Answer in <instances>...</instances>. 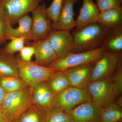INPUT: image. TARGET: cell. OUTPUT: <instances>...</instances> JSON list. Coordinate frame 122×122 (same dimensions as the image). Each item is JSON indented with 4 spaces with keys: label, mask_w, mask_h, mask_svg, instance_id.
Returning a JSON list of instances; mask_svg holds the SVG:
<instances>
[{
    "label": "cell",
    "mask_w": 122,
    "mask_h": 122,
    "mask_svg": "<svg viewBox=\"0 0 122 122\" xmlns=\"http://www.w3.org/2000/svg\"><path fill=\"white\" fill-rule=\"evenodd\" d=\"M86 88L92 102L99 109L116 100L122 92V61L113 75L88 83Z\"/></svg>",
    "instance_id": "cell-1"
},
{
    "label": "cell",
    "mask_w": 122,
    "mask_h": 122,
    "mask_svg": "<svg viewBox=\"0 0 122 122\" xmlns=\"http://www.w3.org/2000/svg\"><path fill=\"white\" fill-rule=\"evenodd\" d=\"M33 88L28 86L20 90L6 93L0 112L7 122H16L33 106Z\"/></svg>",
    "instance_id": "cell-2"
},
{
    "label": "cell",
    "mask_w": 122,
    "mask_h": 122,
    "mask_svg": "<svg viewBox=\"0 0 122 122\" xmlns=\"http://www.w3.org/2000/svg\"><path fill=\"white\" fill-rule=\"evenodd\" d=\"M110 29L97 23L73 30V53L85 52L102 47Z\"/></svg>",
    "instance_id": "cell-3"
},
{
    "label": "cell",
    "mask_w": 122,
    "mask_h": 122,
    "mask_svg": "<svg viewBox=\"0 0 122 122\" xmlns=\"http://www.w3.org/2000/svg\"><path fill=\"white\" fill-rule=\"evenodd\" d=\"M19 76L29 86L33 88L39 83L48 81L57 70L38 65L34 61H23L16 57Z\"/></svg>",
    "instance_id": "cell-4"
},
{
    "label": "cell",
    "mask_w": 122,
    "mask_h": 122,
    "mask_svg": "<svg viewBox=\"0 0 122 122\" xmlns=\"http://www.w3.org/2000/svg\"><path fill=\"white\" fill-rule=\"evenodd\" d=\"M107 51L105 48L102 46L93 50L72 53L65 56L58 58L48 66L58 70L63 71L69 68L95 62Z\"/></svg>",
    "instance_id": "cell-5"
},
{
    "label": "cell",
    "mask_w": 122,
    "mask_h": 122,
    "mask_svg": "<svg viewBox=\"0 0 122 122\" xmlns=\"http://www.w3.org/2000/svg\"><path fill=\"white\" fill-rule=\"evenodd\" d=\"M39 0H0V14L13 26L39 5Z\"/></svg>",
    "instance_id": "cell-6"
},
{
    "label": "cell",
    "mask_w": 122,
    "mask_h": 122,
    "mask_svg": "<svg viewBox=\"0 0 122 122\" xmlns=\"http://www.w3.org/2000/svg\"><path fill=\"white\" fill-rule=\"evenodd\" d=\"M90 100L91 97L87 88L81 89L70 86L55 95L53 108L66 112Z\"/></svg>",
    "instance_id": "cell-7"
},
{
    "label": "cell",
    "mask_w": 122,
    "mask_h": 122,
    "mask_svg": "<svg viewBox=\"0 0 122 122\" xmlns=\"http://www.w3.org/2000/svg\"><path fill=\"white\" fill-rule=\"evenodd\" d=\"M122 53L107 51L94 66L88 83L110 77L115 73L120 61Z\"/></svg>",
    "instance_id": "cell-8"
},
{
    "label": "cell",
    "mask_w": 122,
    "mask_h": 122,
    "mask_svg": "<svg viewBox=\"0 0 122 122\" xmlns=\"http://www.w3.org/2000/svg\"><path fill=\"white\" fill-rule=\"evenodd\" d=\"M45 3L39 5L32 11V38L35 42L48 37L53 30L52 22L47 16Z\"/></svg>",
    "instance_id": "cell-9"
},
{
    "label": "cell",
    "mask_w": 122,
    "mask_h": 122,
    "mask_svg": "<svg viewBox=\"0 0 122 122\" xmlns=\"http://www.w3.org/2000/svg\"><path fill=\"white\" fill-rule=\"evenodd\" d=\"M48 38L58 59L73 53V39L71 32L53 29Z\"/></svg>",
    "instance_id": "cell-10"
},
{
    "label": "cell",
    "mask_w": 122,
    "mask_h": 122,
    "mask_svg": "<svg viewBox=\"0 0 122 122\" xmlns=\"http://www.w3.org/2000/svg\"><path fill=\"white\" fill-rule=\"evenodd\" d=\"M100 110L90 100L66 112L73 122H100Z\"/></svg>",
    "instance_id": "cell-11"
},
{
    "label": "cell",
    "mask_w": 122,
    "mask_h": 122,
    "mask_svg": "<svg viewBox=\"0 0 122 122\" xmlns=\"http://www.w3.org/2000/svg\"><path fill=\"white\" fill-rule=\"evenodd\" d=\"M96 62L63 71L70 86L81 89L86 88Z\"/></svg>",
    "instance_id": "cell-12"
},
{
    "label": "cell",
    "mask_w": 122,
    "mask_h": 122,
    "mask_svg": "<svg viewBox=\"0 0 122 122\" xmlns=\"http://www.w3.org/2000/svg\"><path fill=\"white\" fill-rule=\"evenodd\" d=\"M75 2L76 0H64L59 18L56 23L52 24L53 29L71 32L76 27L73 10Z\"/></svg>",
    "instance_id": "cell-13"
},
{
    "label": "cell",
    "mask_w": 122,
    "mask_h": 122,
    "mask_svg": "<svg viewBox=\"0 0 122 122\" xmlns=\"http://www.w3.org/2000/svg\"><path fill=\"white\" fill-rule=\"evenodd\" d=\"M54 96L46 81L39 83L33 88L34 105L44 112L53 109Z\"/></svg>",
    "instance_id": "cell-14"
},
{
    "label": "cell",
    "mask_w": 122,
    "mask_h": 122,
    "mask_svg": "<svg viewBox=\"0 0 122 122\" xmlns=\"http://www.w3.org/2000/svg\"><path fill=\"white\" fill-rule=\"evenodd\" d=\"M78 0H76V2ZM82 6L76 20V30L82 28L87 25L97 22L99 11L93 0H82Z\"/></svg>",
    "instance_id": "cell-15"
},
{
    "label": "cell",
    "mask_w": 122,
    "mask_h": 122,
    "mask_svg": "<svg viewBox=\"0 0 122 122\" xmlns=\"http://www.w3.org/2000/svg\"><path fill=\"white\" fill-rule=\"evenodd\" d=\"M18 26L13 28L10 24L6 23L5 30L6 40H10L15 37H24L27 40L32 38V17L26 14L18 21Z\"/></svg>",
    "instance_id": "cell-16"
},
{
    "label": "cell",
    "mask_w": 122,
    "mask_h": 122,
    "mask_svg": "<svg viewBox=\"0 0 122 122\" xmlns=\"http://www.w3.org/2000/svg\"><path fill=\"white\" fill-rule=\"evenodd\" d=\"M35 60L34 62L40 65L48 66L58 59L56 53L51 46L48 38L35 42Z\"/></svg>",
    "instance_id": "cell-17"
},
{
    "label": "cell",
    "mask_w": 122,
    "mask_h": 122,
    "mask_svg": "<svg viewBox=\"0 0 122 122\" xmlns=\"http://www.w3.org/2000/svg\"><path fill=\"white\" fill-rule=\"evenodd\" d=\"M97 23L109 29L122 26V7L99 12Z\"/></svg>",
    "instance_id": "cell-18"
},
{
    "label": "cell",
    "mask_w": 122,
    "mask_h": 122,
    "mask_svg": "<svg viewBox=\"0 0 122 122\" xmlns=\"http://www.w3.org/2000/svg\"><path fill=\"white\" fill-rule=\"evenodd\" d=\"M0 75L19 76L16 57L0 48Z\"/></svg>",
    "instance_id": "cell-19"
},
{
    "label": "cell",
    "mask_w": 122,
    "mask_h": 122,
    "mask_svg": "<svg viewBox=\"0 0 122 122\" xmlns=\"http://www.w3.org/2000/svg\"><path fill=\"white\" fill-rule=\"evenodd\" d=\"M102 46L107 51L116 54L122 53V26L110 29Z\"/></svg>",
    "instance_id": "cell-20"
},
{
    "label": "cell",
    "mask_w": 122,
    "mask_h": 122,
    "mask_svg": "<svg viewBox=\"0 0 122 122\" xmlns=\"http://www.w3.org/2000/svg\"><path fill=\"white\" fill-rule=\"evenodd\" d=\"M122 105L115 101L100 109V122H121Z\"/></svg>",
    "instance_id": "cell-21"
},
{
    "label": "cell",
    "mask_w": 122,
    "mask_h": 122,
    "mask_svg": "<svg viewBox=\"0 0 122 122\" xmlns=\"http://www.w3.org/2000/svg\"><path fill=\"white\" fill-rule=\"evenodd\" d=\"M0 85L6 93L20 90L29 86L20 77L12 75H0Z\"/></svg>",
    "instance_id": "cell-22"
},
{
    "label": "cell",
    "mask_w": 122,
    "mask_h": 122,
    "mask_svg": "<svg viewBox=\"0 0 122 122\" xmlns=\"http://www.w3.org/2000/svg\"><path fill=\"white\" fill-rule=\"evenodd\" d=\"M46 82L54 96L70 86L67 76L62 71L55 72Z\"/></svg>",
    "instance_id": "cell-23"
},
{
    "label": "cell",
    "mask_w": 122,
    "mask_h": 122,
    "mask_svg": "<svg viewBox=\"0 0 122 122\" xmlns=\"http://www.w3.org/2000/svg\"><path fill=\"white\" fill-rule=\"evenodd\" d=\"M43 122H73L68 113L61 109H53L44 112Z\"/></svg>",
    "instance_id": "cell-24"
},
{
    "label": "cell",
    "mask_w": 122,
    "mask_h": 122,
    "mask_svg": "<svg viewBox=\"0 0 122 122\" xmlns=\"http://www.w3.org/2000/svg\"><path fill=\"white\" fill-rule=\"evenodd\" d=\"M44 112L34 105L16 122H43Z\"/></svg>",
    "instance_id": "cell-25"
},
{
    "label": "cell",
    "mask_w": 122,
    "mask_h": 122,
    "mask_svg": "<svg viewBox=\"0 0 122 122\" xmlns=\"http://www.w3.org/2000/svg\"><path fill=\"white\" fill-rule=\"evenodd\" d=\"M63 1L64 0H53L50 5L46 8L47 16L52 21V24L56 23L59 18Z\"/></svg>",
    "instance_id": "cell-26"
},
{
    "label": "cell",
    "mask_w": 122,
    "mask_h": 122,
    "mask_svg": "<svg viewBox=\"0 0 122 122\" xmlns=\"http://www.w3.org/2000/svg\"><path fill=\"white\" fill-rule=\"evenodd\" d=\"M26 40L27 39L24 37L13 38L4 46V49L9 53L14 54L15 53L19 52L25 46Z\"/></svg>",
    "instance_id": "cell-27"
},
{
    "label": "cell",
    "mask_w": 122,
    "mask_h": 122,
    "mask_svg": "<svg viewBox=\"0 0 122 122\" xmlns=\"http://www.w3.org/2000/svg\"><path fill=\"white\" fill-rule=\"evenodd\" d=\"M99 12L122 7V0H96Z\"/></svg>",
    "instance_id": "cell-28"
},
{
    "label": "cell",
    "mask_w": 122,
    "mask_h": 122,
    "mask_svg": "<svg viewBox=\"0 0 122 122\" xmlns=\"http://www.w3.org/2000/svg\"><path fill=\"white\" fill-rule=\"evenodd\" d=\"M35 53V48L33 46H24L19 51L18 56L20 59L24 62H30Z\"/></svg>",
    "instance_id": "cell-29"
},
{
    "label": "cell",
    "mask_w": 122,
    "mask_h": 122,
    "mask_svg": "<svg viewBox=\"0 0 122 122\" xmlns=\"http://www.w3.org/2000/svg\"><path fill=\"white\" fill-rule=\"evenodd\" d=\"M6 22L0 14V46L6 41L5 38V30Z\"/></svg>",
    "instance_id": "cell-30"
},
{
    "label": "cell",
    "mask_w": 122,
    "mask_h": 122,
    "mask_svg": "<svg viewBox=\"0 0 122 122\" xmlns=\"http://www.w3.org/2000/svg\"><path fill=\"white\" fill-rule=\"evenodd\" d=\"M5 94L6 93H5L0 85V109L2 105V102L4 98Z\"/></svg>",
    "instance_id": "cell-31"
},
{
    "label": "cell",
    "mask_w": 122,
    "mask_h": 122,
    "mask_svg": "<svg viewBox=\"0 0 122 122\" xmlns=\"http://www.w3.org/2000/svg\"><path fill=\"white\" fill-rule=\"evenodd\" d=\"M0 122H7L2 116L0 112Z\"/></svg>",
    "instance_id": "cell-32"
},
{
    "label": "cell",
    "mask_w": 122,
    "mask_h": 122,
    "mask_svg": "<svg viewBox=\"0 0 122 122\" xmlns=\"http://www.w3.org/2000/svg\"><path fill=\"white\" fill-rule=\"evenodd\" d=\"M39 2H41V1H42L44 0H39Z\"/></svg>",
    "instance_id": "cell-33"
},
{
    "label": "cell",
    "mask_w": 122,
    "mask_h": 122,
    "mask_svg": "<svg viewBox=\"0 0 122 122\" xmlns=\"http://www.w3.org/2000/svg\"></svg>",
    "instance_id": "cell-34"
}]
</instances>
